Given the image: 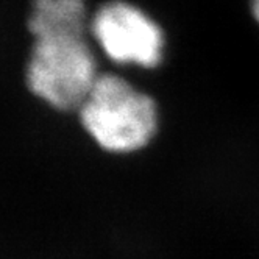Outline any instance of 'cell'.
Returning <instances> with one entry per match:
<instances>
[{"label": "cell", "mask_w": 259, "mask_h": 259, "mask_svg": "<svg viewBox=\"0 0 259 259\" xmlns=\"http://www.w3.org/2000/svg\"><path fill=\"white\" fill-rule=\"evenodd\" d=\"M89 28L100 49L114 63L155 67L162 60L164 34L159 25L132 4H105L96 11Z\"/></svg>", "instance_id": "3957f363"}, {"label": "cell", "mask_w": 259, "mask_h": 259, "mask_svg": "<svg viewBox=\"0 0 259 259\" xmlns=\"http://www.w3.org/2000/svg\"><path fill=\"white\" fill-rule=\"evenodd\" d=\"M86 16L84 0H31L28 30L34 39L84 34Z\"/></svg>", "instance_id": "277c9868"}, {"label": "cell", "mask_w": 259, "mask_h": 259, "mask_svg": "<svg viewBox=\"0 0 259 259\" xmlns=\"http://www.w3.org/2000/svg\"><path fill=\"white\" fill-rule=\"evenodd\" d=\"M251 7H253V14L256 17V21L259 22V0H251Z\"/></svg>", "instance_id": "5b68a950"}, {"label": "cell", "mask_w": 259, "mask_h": 259, "mask_svg": "<svg viewBox=\"0 0 259 259\" xmlns=\"http://www.w3.org/2000/svg\"><path fill=\"white\" fill-rule=\"evenodd\" d=\"M78 111L89 136L108 152L142 149L158 126L155 102L114 73L99 75Z\"/></svg>", "instance_id": "6da1fadb"}, {"label": "cell", "mask_w": 259, "mask_h": 259, "mask_svg": "<svg viewBox=\"0 0 259 259\" xmlns=\"http://www.w3.org/2000/svg\"><path fill=\"white\" fill-rule=\"evenodd\" d=\"M25 78L28 89L52 108L78 109L99 78L94 53L84 34L34 39Z\"/></svg>", "instance_id": "7a4b0ae2"}]
</instances>
